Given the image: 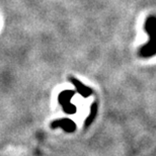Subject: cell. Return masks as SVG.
Instances as JSON below:
<instances>
[{"label": "cell", "instance_id": "7a4b0ae2", "mask_svg": "<svg viewBox=\"0 0 156 156\" xmlns=\"http://www.w3.org/2000/svg\"><path fill=\"white\" fill-rule=\"evenodd\" d=\"M75 91L74 90H64L58 96L59 104L62 105L64 112L67 114H74L76 112V107L71 104V99L73 98Z\"/></svg>", "mask_w": 156, "mask_h": 156}, {"label": "cell", "instance_id": "5b68a950", "mask_svg": "<svg viewBox=\"0 0 156 156\" xmlns=\"http://www.w3.org/2000/svg\"><path fill=\"white\" fill-rule=\"evenodd\" d=\"M96 114H98V104L96 102H93V104L91 105V107H90V113H89V116L88 118L86 119V127L89 126L90 124L92 123L93 119L95 118Z\"/></svg>", "mask_w": 156, "mask_h": 156}, {"label": "cell", "instance_id": "6da1fadb", "mask_svg": "<svg viewBox=\"0 0 156 156\" xmlns=\"http://www.w3.org/2000/svg\"><path fill=\"white\" fill-rule=\"evenodd\" d=\"M144 30L149 37V41L139 49L138 55L147 59L156 55V15H149L145 20Z\"/></svg>", "mask_w": 156, "mask_h": 156}, {"label": "cell", "instance_id": "3957f363", "mask_svg": "<svg viewBox=\"0 0 156 156\" xmlns=\"http://www.w3.org/2000/svg\"><path fill=\"white\" fill-rule=\"evenodd\" d=\"M69 80H70V82L75 86L76 91L79 93L81 96H83V98H88L89 95L92 94V89L90 88V87L86 86L85 84H83L80 80H78L77 78L69 77Z\"/></svg>", "mask_w": 156, "mask_h": 156}, {"label": "cell", "instance_id": "277c9868", "mask_svg": "<svg viewBox=\"0 0 156 156\" xmlns=\"http://www.w3.org/2000/svg\"><path fill=\"white\" fill-rule=\"evenodd\" d=\"M51 127L52 128L61 127V128H63L65 131H67V132H73L76 128L74 122H72L71 120H68V119H62V120L53 122Z\"/></svg>", "mask_w": 156, "mask_h": 156}]
</instances>
